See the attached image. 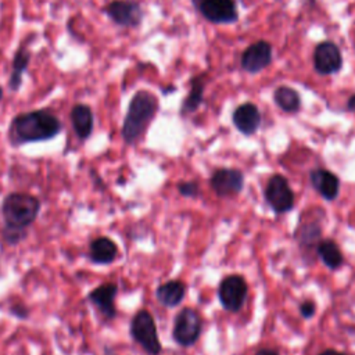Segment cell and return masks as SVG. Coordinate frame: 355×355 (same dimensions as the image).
<instances>
[{
  "label": "cell",
  "instance_id": "obj_1",
  "mask_svg": "<svg viewBox=\"0 0 355 355\" xmlns=\"http://www.w3.org/2000/svg\"><path fill=\"white\" fill-rule=\"evenodd\" d=\"M61 129V121L49 110L28 111L18 114L11 121L8 128V140L14 147L46 141L55 137Z\"/></svg>",
  "mask_w": 355,
  "mask_h": 355
},
{
  "label": "cell",
  "instance_id": "obj_2",
  "mask_svg": "<svg viewBox=\"0 0 355 355\" xmlns=\"http://www.w3.org/2000/svg\"><path fill=\"white\" fill-rule=\"evenodd\" d=\"M158 108L157 97L148 90H139L129 101L128 111L121 129L126 144H135L146 132Z\"/></svg>",
  "mask_w": 355,
  "mask_h": 355
},
{
  "label": "cell",
  "instance_id": "obj_3",
  "mask_svg": "<svg viewBox=\"0 0 355 355\" xmlns=\"http://www.w3.org/2000/svg\"><path fill=\"white\" fill-rule=\"evenodd\" d=\"M40 211V201L28 193H10L1 202V215L7 230L26 233Z\"/></svg>",
  "mask_w": 355,
  "mask_h": 355
},
{
  "label": "cell",
  "instance_id": "obj_4",
  "mask_svg": "<svg viewBox=\"0 0 355 355\" xmlns=\"http://www.w3.org/2000/svg\"><path fill=\"white\" fill-rule=\"evenodd\" d=\"M130 336L148 355H158L162 349L154 318L146 309L136 312L133 316L130 322Z\"/></svg>",
  "mask_w": 355,
  "mask_h": 355
},
{
  "label": "cell",
  "instance_id": "obj_5",
  "mask_svg": "<svg viewBox=\"0 0 355 355\" xmlns=\"http://www.w3.org/2000/svg\"><path fill=\"white\" fill-rule=\"evenodd\" d=\"M201 333V318L193 308H183L175 318L172 337L182 347L193 345Z\"/></svg>",
  "mask_w": 355,
  "mask_h": 355
},
{
  "label": "cell",
  "instance_id": "obj_6",
  "mask_svg": "<svg viewBox=\"0 0 355 355\" xmlns=\"http://www.w3.org/2000/svg\"><path fill=\"white\" fill-rule=\"evenodd\" d=\"M248 291L247 282L240 275H230L222 279L218 288V297L223 309L239 312L245 301Z\"/></svg>",
  "mask_w": 355,
  "mask_h": 355
},
{
  "label": "cell",
  "instance_id": "obj_7",
  "mask_svg": "<svg viewBox=\"0 0 355 355\" xmlns=\"http://www.w3.org/2000/svg\"><path fill=\"white\" fill-rule=\"evenodd\" d=\"M191 3L212 24H233L239 18L234 0H191Z\"/></svg>",
  "mask_w": 355,
  "mask_h": 355
},
{
  "label": "cell",
  "instance_id": "obj_8",
  "mask_svg": "<svg viewBox=\"0 0 355 355\" xmlns=\"http://www.w3.org/2000/svg\"><path fill=\"white\" fill-rule=\"evenodd\" d=\"M265 198L276 214L288 212L294 207V193L288 180L282 175H273L265 189Z\"/></svg>",
  "mask_w": 355,
  "mask_h": 355
},
{
  "label": "cell",
  "instance_id": "obj_9",
  "mask_svg": "<svg viewBox=\"0 0 355 355\" xmlns=\"http://www.w3.org/2000/svg\"><path fill=\"white\" fill-rule=\"evenodd\" d=\"M107 17L119 26L135 28L143 19V10L136 0H112L104 7Z\"/></svg>",
  "mask_w": 355,
  "mask_h": 355
},
{
  "label": "cell",
  "instance_id": "obj_10",
  "mask_svg": "<svg viewBox=\"0 0 355 355\" xmlns=\"http://www.w3.org/2000/svg\"><path fill=\"white\" fill-rule=\"evenodd\" d=\"M343 55L338 46L330 40L320 42L313 50V68L319 75H331L341 69Z\"/></svg>",
  "mask_w": 355,
  "mask_h": 355
},
{
  "label": "cell",
  "instance_id": "obj_11",
  "mask_svg": "<svg viewBox=\"0 0 355 355\" xmlns=\"http://www.w3.org/2000/svg\"><path fill=\"white\" fill-rule=\"evenodd\" d=\"M211 187L219 197H233L243 190L244 175L240 169L219 168L211 176Z\"/></svg>",
  "mask_w": 355,
  "mask_h": 355
},
{
  "label": "cell",
  "instance_id": "obj_12",
  "mask_svg": "<svg viewBox=\"0 0 355 355\" xmlns=\"http://www.w3.org/2000/svg\"><path fill=\"white\" fill-rule=\"evenodd\" d=\"M272 62V46L265 40L250 44L241 55V67L245 72L257 73Z\"/></svg>",
  "mask_w": 355,
  "mask_h": 355
},
{
  "label": "cell",
  "instance_id": "obj_13",
  "mask_svg": "<svg viewBox=\"0 0 355 355\" xmlns=\"http://www.w3.org/2000/svg\"><path fill=\"white\" fill-rule=\"evenodd\" d=\"M118 293V286L115 283H104L87 294V300L105 316L112 319L116 313L115 297Z\"/></svg>",
  "mask_w": 355,
  "mask_h": 355
},
{
  "label": "cell",
  "instance_id": "obj_14",
  "mask_svg": "<svg viewBox=\"0 0 355 355\" xmlns=\"http://www.w3.org/2000/svg\"><path fill=\"white\" fill-rule=\"evenodd\" d=\"M232 119L236 129L245 136L254 135L261 126V112L252 103H244L239 105L234 110Z\"/></svg>",
  "mask_w": 355,
  "mask_h": 355
},
{
  "label": "cell",
  "instance_id": "obj_15",
  "mask_svg": "<svg viewBox=\"0 0 355 355\" xmlns=\"http://www.w3.org/2000/svg\"><path fill=\"white\" fill-rule=\"evenodd\" d=\"M311 183L313 189L327 201H333L340 193L338 178L327 169H313L311 172Z\"/></svg>",
  "mask_w": 355,
  "mask_h": 355
},
{
  "label": "cell",
  "instance_id": "obj_16",
  "mask_svg": "<svg viewBox=\"0 0 355 355\" xmlns=\"http://www.w3.org/2000/svg\"><path fill=\"white\" fill-rule=\"evenodd\" d=\"M118 245L107 236L96 237L89 244V259L97 265H108L115 261Z\"/></svg>",
  "mask_w": 355,
  "mask_h": 355
},
{
  "label": "cell",
  "instance_id": "obj_17",
  "mask_svg": "<svg viewBox=\"0 0 355 355\" xmlns=\"http://www.w3.org/2000/svg\"><path fill=\"white\" fill-rule=\"evenodd\" d=\"M71 123L75 135L80 140L89 139L94 126V116L92 108L86 104H75L71 110Z\"/></svg>",
  "mask_w": 355,
  "mask_h": 355
},
{
  "label": "cell",
  "instance_id": "obj_18",
  "mask_svg": "<svg viewBox=\"0 0 355 355\" xmlns=\"http://www.w3.org/2000/svg\"><path fill=\"white\" fill-rule=\"evenodd\" d=\"M186 294V284L180 280H168L159 284L155 290V297L158 302L166 308H173L179 305Z\"/></svg>",
  "mask_w": 355,
  "mask_h": 355
},
{
  "label": "cell",
  "instance_id": "obj_19",
  "mask_svg": "<svg viewBox=\"0 0 355 355\" xmlns=\"http://www.w3.org/2000/svg\"><path fill=\"white\" fill-rule=\"evenodd\" d=\"M31 61V53L25 46H19L12 58V71L8 79V87L14 92L22 85V73L26 71Z\"/></svg>",
  "mask_w": 355,
  "mask_h": 355
},
{
  "label": "cell",
  "instance_id": "obj_20",
  "mask_svg": "<svg viewBox=\"0 0 355 355\" xmlns=\"http://www.w3.org/2000/svg\"><path fill=\"white\" fill-rule=\"evenodd\" d=\"M204 86H205L204 75L193 76L190 79V92L182 104V108H180L182 114L187 115L197 111V108L201 105L204 100Z\"/></svg>",
  "mask_w": 355,
  "mask_h": 355
},
{
  "label": "cell",
  "instance_id": "obj_21",
  "mask_svg": "<svg viewBox=\"0 0 355 355\" xmlns=\"http://www.w3.org/2000/svg\"><path fill=\"white\" fill-rule=\"evenodd\" d=\"M316 252H318L319 258L322 259V262L330 270H336V269L341 268V265L344 262V257L341 254V250L333 240L320 241L316 247Z\"/></svg>",
  "mask_w": 355,
  "mask_h": 355
},
{
  "label": "cell",
  "instance_id": "obj_22",
  "mask_svg": "<svg viewBox=\"0 0 355 355\" xmlns=\"http://www.w3.org/2000/svg\"><path fill=\"white\" fill-rule=\"evenodd\" d=\"M273 100L284 112H297L301 107V97L298 92L290 86H279L273 92Z\"/></svg>",
  "mask_w": 355,
  "mask_h": 355
},
{
  "label": "cell",
  "instance_id": "obj_23",
  "mask_svg": "<svg viewBox=\"0 0 355 355\" xmlns=\"http://www.w3.org/2000/svg\"><path fill=\"white\" fill-rule=\"evenodd\" d=\"M320 234L322 230L318 222H306L305 225L298 227V230L295 232V239L302 248H309L319 244Z\"/></svg>",
  "mask_w": 355,
  "mask_h": 355
},
{
  "label": "cell",
  "instance_id": "obj_24",
  "mask_svg": "<svg viewBox=\"0 0 355 355\" xmlns=\"http://www.w3.org/2000/svg\"><path fill=\"white\" fill-rule=\"evenodd\" d=\"M178 190L183 197H197L200 193L198 184L196 182H179Z\"/></svg>",
  "mask_w": 355,
  "mask_h": 355
},
{
  "label": "cell",
  "instance_id": "obj_25",
  "mask_svg": "<svg viewBox=\"0 0 355 355\" xmlns=\"http://www.w3.org/2000/svg\"><path fill=\"white\" fill-rule=\"evenodd\" d=\"M316 312V305L313 301L311 300H306V301H302L301 305H300V313L302 318L305 319H311Z\"/></svg>",
  "mask_w": 355,
  "mask_h": 355
},
{
  "label": "cell",
  "instance_id": "obj_26",
  "mask_svg": "<svg viewBox=\"0 0 355 355\" xmlns=\"http://www.w3.org/2000/svg\"><path fill=\"white\" fill-rule=\"evenodd\" d=\"M11 312H12V315H15L17 318H28V313H29V311L25 308V305H14L12 308H11Z\"/></svg>",
  "mask_w": 355,
  "mask_h": 355
},
{
  "label": "cell",
  "instance_id": "obj_27",
  "mask_svg": "<svg viewBox=\"0 0 355 355\" xmlns=\"http://www.w3.org/2000/svg\"><path fill=\"white\" fill-rule=\"evenodd\" d=\"M255 355H279V354L270 348H261L259 351H257Z\"/></svg>",
  "mask_w": 355,
  "mask_h": 355
},
{
  "label": "cell",
  "instance_id": "obj_28",
  "mask_svg": "<svg viewBox=\"0 0 355 355\" xmlns=\"http://www.w3.org/2000/svg\"><path fill=\"white\" fill-rule=\"evenodd\" d=\"M347 110L348 111H355V94H352L348 101H347Z\"/></svg>",
  "mask_w": 355,
  "mask_h": 355
},
{
  "label": "cell",
  "instance_id": "obj_29",
  "mask_svg": "<svg viewBox=\"0 0 355 355\" xmlns=\"http://www.w3.org/2000/svg\"><path fill=\"white\" fill-rule=\"evenodd\" d=\"M319 355H345V354H343V352H338V351H336V349H326V351H323V352H320Z\"/></svg>",
  "mask_w": 355,
  "mask_h": 355
},
{
  "label": "cell",
  "instance_id": "obj_30",
  "mask_svg": "<svg viewBox=\"0 0 355 355\" xmlns=\"http://www.w3.org/2000/svg\"><path fill=\"white\" fill-rule=\"evenodd\" d=\"M1 98H3V89L0 87V100H1Z\"/></svg>",
  "mask_w": 355,
  "mask_h": 355
}]
</instances>
